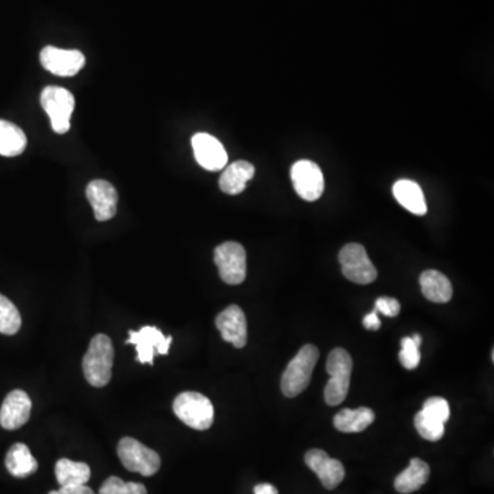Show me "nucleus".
<instances>
[{
    "mask_svg": "<svg viewBox=\"0 0 494 494\" xmlns=\"http://www.w3.org/2000/svg\"><path fill=\"white\" fill-rule=\"evenodd\" d=\"M113 361L114 349L110 338L105 334L95 335L83 358V371L88 384L93 387H105L111 379Z\"/></svg>",
    "mask_w": 494,
    "mask_h": 494,
    "instance_id": "1",
    "label": "nucleus"
},
{
    "mask_svg": "<svg viewBox=\"0 0 494 494\" xmlns=\"http://www.w3.org/2000/svg\"><path fill=\"white\" fill-rule=\"evenodd\" d=\"M319 360V349L313 345H305L288 363L282 376V392L288 399L301 394L311 384L312 374Z\"/></svg>",
    "mask_w": 494,
    "mask_h": 494,
    "instance_id": "2",
    "label": "nucleus"
},
{
    "mask_svg": "<svg viewBox=\"0 0 494 494\" xmlns=\"http://www.w3.org/2000/svg\"><path fill=\"white\" fill-rule=\"evenodd\" d=\"M173 412L184 425L194 430L210 428L215 420V408L207 395L201 393L184 392L173 401Z\"/></svg>",
    "mask_w": 494,
    "mask_h": 494,
    "instance_id": "3",
    "label": "nucleus"
},
{
    "mask_svg": "<svg viewBox=\"0 0 494 494\" xmlns=\"http://www.w3.org/2000/svg\"><path fill=\"white\" fill-rule=\"evenodd\" d=\"M353 361L349 353L345 349L332 350L327 358V373L330 381L324 390V399L331 407L342 404L346 395L349 393L350 375H352Z\"/></svg>",
    "mask_w": 494,
    "mask_h": 494,
    "instance_id": "4",
    "label": "nucleus"
},
{
    "mask_svg": "<svg viewBox=\"0 0 494 494\" xmlns=\"http://www.w3.org/2000/svg\"><path fill=\"white\" fill-rule=\"evenodd\" d=\"M122 465L132 472H139L143 477H153L161 467V457L157 452L147 448L135 438H122L117 448Z\"/></svg>",
    "mask_w": 494,
    "mask_h": 494,
    "instance_id": "5",
    "label": "nucleus"
},
{
    "mask_svg": "<svg viewBox=\"0 0 494 494\" xmlns=\"http://www.w3.org/2000/svg\"><path fill=\"white\" fill-rule=\"evenodd\" d=\"M41 108L51 119V127L57 134H66L70 129V119L75 110V96L62 87H46L40 95Z\"/></svg>",
    "mask_w": 494,
    "mask_h": 494,
    "instance_id": "6",
    "label": "nucleus"
},
{
    "mask_svg": "<svg viewBox=\"0 0 494 494\" xmlns=\"http://www.w3.org/2000/svg\"><path fill=\"white\" fill-rule=\"evenodd\" d=\"M340 268L346 279L357 285H369L375 282L378 270L369 260L364 246L349 243L340 253Z\"/></svg>",
    "mask_w": 494,
    "mask_h": 494,
    "instance_id": "7",
    "label": "nucleus"
},
{
    "mask_svg": "<svg viewBox=\"0 0 494 494\" xmlns=\"http://www.w3.org/2000/svg\"><path fill=\"white\" fill-rule=\"evenodd\" d=\"M215 262L227 285H241L246 279V251L238 242H225L216 247Z\"/></svg>",
    "mask_w": 494,
    "mask_h": 494,
    "instance_id": "8",
    "label": "nucleus"
},
{
    "mask_svg": "<svg viewBox=\"0 0 494 494\" xmlns=\"http://www.w3.org/2000/svg\"><path fill=\"white\" fill-rule=\"evenodd\" d=\"M173 338L165 337L157 327L146 326L140 331H129L128 345L137 348V361L140 364H154V356H165L169 353Z\"/></svg>",
    "mask_w": 494,
    "mask_h": 494,
    "instance_id": "9",
    "label": "nucleus"
},
{
    "mask_svg": "<svg viewBox=\"0 0 494 494\" xmlns=\"http://www.w3.org/2000/svg\"><path fill=\"white\" fill-rule=\"evenodd\" d=\"M291 181L296 194L305 201H317L324 192V176L317 163L308 160L296 161L291 168Z\"/></svg>",
    "mask_w": 494,
    "mask_h": 494,
    "instance_id": "10",
    "label": "nucleus"
},
{
    "mask_svg": "<svg viewBox=\"0 0 494 494\" xmlns=\"http://www.w3.org/2000/svg\"><path fill=\"white\" fill-rule=\"evenodd\" d=\"M40 62L44 69L59 77H72L84 67L85 57L77 49L49 46L41 49Z\"/></svg>",
    "mask_w": 494,
    "mask_h": 494,
    "instance_id": "11",
    "label": "nucleus"
},
{
    "mask_svg": "<svg viewBox=\"0 0 494 494\" xmlns=\"http://www.w3.org/2000/svg\"><path fill=\"white\" fill-rule=\"evenodd\" d=\"M191 145L195 160L207 171H221L227 165L228 155L225 146L221 145L218 139L212 135L205 134V132L195 134L192 137Z\"/></svg>",
    "mask_w": 494,
    "mask_h": 494,
    "instance_id": "12",
    "label": "nucleus"
},
{
    "mask_svg": "<svg viewBox=\"0 0 494 494\" xmlns=\"http://www.w3.org/2000/svg\"><path fill=\"white\" fill-rule=\"evenodd\" d=\"M305 463L312 472L319 477L324 488L332 490L337 488L345 478V467L337 459H331L322 449H311L306 452Z\"/></svg>",
    "mask_w": 494,
    "mask_h": 494,
    "instance_id": "13",
    "label": "nucleus"
},
{
    "mask_svg": "<svg viewBox=\"0 0 494 494\" xmlns=\"http://www.w3.org/2000/svg\"><path fill=\"white\" fill-rule=\"evenodd\" d=\"M32 401L22 390H13L0 408V426L6 430H17L30 420Z\"/></svg>",
    "mask_w": 494,
    "mask_h": 494,
    "instance_id": "14",
    "label": "nucleus"
},
{
    "mask_svg": "<svg viewBox=\"0 0 494 494\" xmlns=\"http://www.w3.org/2000/svg\"><path fill=\"white\" fill-rule=\"evenodd\" d=\"M88 202L93 209V215L98 221H108L117 213L119 192L106 181H93L87 186Z\"/></svg>",
    "mask_w": 494,
    "mask_h": 494,
    "instance_id": "15",
    "label": "nucleus"
},
{
    "mask_svg": "<svg viewBox=\"0 0 494 494\" xmlns=\"http://www.w3.org/2000/svg\"><path fill=\"white\" fill-rule=\"evenodd\" d=\"M216 327L225 342L242 349L247 343V323L243 311L238 305H230L216 317Z\"/></svg>",
    "mask_w": 494,
    "mask_h": 494,
    "instance_id": "16",
    "label": "nucleus"
},
{
    "mask_svg": "<svg viewBox=\"0 0 494 494\" xmlns=\"http://www.w3.org/2000/svg\"><path fill=\"white\" fill-rule=\"evenodd\" d=\"M256 169L247 161H236L231 163L220 176L221 191L228 195H238L246 189V184L254 178Z\"/></svg>",
    "mask_w": 494,
    "mask_h": 494,
    "instance_id": "17",
    "label": "nucleus"
},
{
    "mask_svg": "<svg viewBox=\"0 0 494 494\" xmlns=\"http://www.w3.org/2000/svg\"><path fill=\"white\" fill-rule=\"evenodd\" d=\"M420 288L423 296L431 303L446 304L452 300L454 288L448 278L438 270H426L420 275Z\"/></svg>",
    "mask_w": 494,
    "mask_h": 494,
    "instance_id": "18",
    "label": "nucleus"
},
{
    "mask_svg": "<svg viewBox=\"0 0 494 494\" xmlns=\"http://www.w3.org/2000/svg\"><path fill=\"white\" fill-rule=\"evenodd\" d=\"M395 199L408 212L416 216H425L428 213L425 195L418 183L412 181H399L393 186Z\"/></svg>",
    "mask_w": 494,
    "mask_h": 494,
    "instance_id": "19",
    "label": "nucleus"
},
{
    "mask_svg": "<svg viewBox=\"0 0 494 494\" xmlns=\"http://www.w3.org/2000/svg\"><path fill=\"white\" fill-rule=\"evenodd\" d=\"M430 478V467L420 459H412L410 467L395 478L394 488L399 493L408 494L419 490Z\"/></svg>",
    "mask_w": 494,
    "mask_h": 494,
    "instance_id": "20",
    "label": "nucleus"
},
{
    "mask_svg": "<svg viewBox=\"0 0 494 494\" xmlns=\"http://www.w3.org/2000/svg\"><path fill=\"white\" fill-rule=\"evenodd\" d=\"M38 462L25 444H14L7 452V472L15 478H27L38 472Z\"/></svg>",
    "mask_w": 494,
    "mask_h": 494,
    "instance_id": "21",
    "label": "nucleus"
},
{
    "mask_svg": "<svg viewBox=\"0 0 494 494\" xmlns=\"http://www.w3.org/2000/svg\"><path fill=\"white\" fill-rule=\"evenodd\" d=\"M375 420V413L369 408L357 410H342L334 418V426L342 433H361L368 428Z\"/></svg>",
    "mask_w": 494,
    "mask_h": 494,
    "instance_id": "22",
    "label": "nucleus"
},
{
    "mask_svg": "<svg viewBox=\"0 0 494 494\" xmlns=\"http://www.w3.org/2000/svg\"><path fill=\"white\" fill-rule=\"evenodd\" d=\"M27 135L20 127L6 119H0V155L17 157L27 148Z\"/></svg>",
    "mask_w": 494,
    "mask_h": 494,
    "instance_id": "23",
    "label": "nucleus"
},
{
    "mask_svg": "<svg viewBox=\"0 0 494 494\" xmlns=\"http://www.w3.org/2000/svg\"><path fill=\"white\" fill-rule=\"evenodd\" d=\"M56 477L61 486L85 485L91 478V468L85 463L61 459L56 464Z\"/></svg>",
    "mask_w": 494,
    "mask_h": 494,
    "instance_id": "24",
    "label": "nucleus"
},
{
    "mask_svg": "<svg viewBox=\"0 0 494 494\" xmlns=\"http://www.w3.org/2000/svg\"><path fill=\"white\" fill-rule=\"evenodd\" d=\"M21 323L22 319L17 306L4 294H0V334H17L20 331Z\"/></svg>",
    "mask_w": 494,
    "mask_h": 494,
    "instance_id": "25",
    "label": "nucleus"
},
{
    "mask_svg": "<svg viewBox=\"0 0 494 494\" xmlns=\"http://www.w3.org/2000/svg\"><path fill=\"white\" fill-rule=\"evenodd\" d=\"M415 428L428 441H439L445 434V423L423 410L416 415Z\"/></svg>",
    "mask_w": 494,
    "mask_h": 494,
    "instance_id": "26",
    "label": "nucleus"
},
{
    "mask_svg": "<svg viewBox=\"0 0 494 494\" xmlns=\"http://www.w3.org/2000/svg\"><path fill=\"white\" fill-rule=\"evenodd\" d=\"M99 494H147V489L142 483L124 482L119 477H110L102 483Z\"/></svg>",
    "mask_w": 494,
    "mask_h": 494,
    "instance_id": "27",
    "label": "nucleus"
},
{
    "mask_svg": "<svg viewBox=\"0 0 494 494\" xmlns=\"http://www.w3.org/2000/svg\"><path fill=\"white\" fill-rule=\"evenodd\" d=\"M400 363L404 368L415 369L420 363V352L419 346L413 342L412 337H405L401 340V352H400Z\"/></svg>",
    "mask_w": 494,
    "mask_h": 494,
    "instance_id": "28",
    "label": "nucleus"
},
{
    "mask_svg": "<svg viewBox=\"0 0 494 494\" xmlns=\"http://www.w3.org/2000/svg\"><path fill=\"white\" fill-rule=\"evenodd\" d=\"M423 410L430 413L434 418L439 419L441 422L446 423L451 416V408H449V402L441 397H431L423 405Z\"/></svg>",
    "mask_w": 494,
    "mask_h": 494,
    "instance_id": "29",
    "label": "nucleus"
},
{
    "mask_svg": "<svg viewBox=\"0 0 494 494\" xmlns=\"http://www.w3.org/2000/svg\"><path fill=\"white\" fill-rule=\"evenodd\" d=\"M375 309L379 313L384 314L387 317H395L401 311V305L399 301L392 296H381L375 301Z\"/></svg>",
    "mask_w": 494,
    "mask_h": 494,
    "instance_id": "30",
    "label": "nucleus"
},
{
    "mask_svg": "<svg viewBox=\"0 0 494 494\" xmlns=\"http://www.w3.org/2000/svg\"><path fill=\"white\" fill-rule=\"evenodd\" d=\"M49 494H95L88 486H61L59 490L49 491Z\"/></svg>",
    "mask_w": 494,
    "mask_h": 494,
    "instance_id": "31",
    "label": "nucleus"
},
{
    "mask_svg": "<svg viewBox=\"0 0 494 494\" xmlns=\"http://www.w3.org/2000/svg\"><path fill=\"white\" fill-rule=\"evenodd\" d=\"M364 327H366V330H379L381 329L382 323L381 319H379L378 312L374 309L371 313L366 314V317H364L363 320Z\"/></svg>",
    "mask_w": 494,
    "mask_h": 494,
    "instance_id": "32",
    "label": "nucleus"
},
{
    "mask_svg": "<svg viewBox=\"0 0 494 494\" xmlns=\"http://www.w3.org/2000/svg\"><path fill=\"white\" fill-rule=\"evenodd\" d=\"M254 494H279V491L270 483H260L254 488Z\"/></svg>",
    "mask_w": 494,
    "mask_h": 494,
    "instance_id": "33",
    "label": "nucleus"
},
{
    "mask_svg": "<svg viewBox=\"0 0 494 494\" xmlns=\"http://www.w3.org/2000/svg\"><path fill=\"white\" fill-rule=\"evenodd\" d=\"M412 340H413V342H415L416 345H418L419 348H420V345H422V340H423L422 337H420V335L419 334H415L413 335Z\"/></svg>",
    "mask_w": 494,
    "mask_h": 494,
    "instance_id": "34",
    "label": "nucleus"
}]
</instances>
